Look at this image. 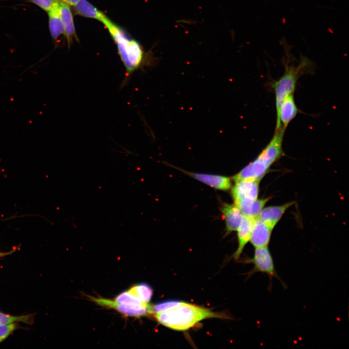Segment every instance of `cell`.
<instances>
[{"label":"cell","mask_w":349,"mask_h":349,"mask_svg":"<svg viewBox=\"0 0 349 349\" xmlns=\"http://www.w3.org/2000/svg\"><path fill=\"white\" fill-rule=\"evenodd\" d=\"M16 322L0 325V343L5 340L12 333L19 328Z\"/></svg>","instance_id":"obj_22"},{"label":"cell","mask_w":349,"mask_h":349,"mask_svg":"<svg viewBox=\"0 0 349 349\" xmlns=\"http://www.w3.org/2000/svg\"><path fill=\"white\" fill-rule=\"evenodd\" d=\"M60 1L63 2L69 6H74L79 0H59Z\"/></svg>","instance_id":"obj_24"},{"label":"cell","mask_w":349,"mask_h":349,"mask_svg":"<svg viewBox=\"0 0 349 349\" xmlns=\"http://www.w3.org/2000/svg\"><path fill=\"white\" fill-rule=\"evenodd\" d=\"M259 181L253 179H243L235 182V184L231 190L234 200L242 198L257 199Z\"/></svg>","instance_id":"obj_8"},{"label":"cell","mask_w":349,"mask_h":349,"mask_svg":"<svg viewBox=\"0 0 349 349\" xmlns=\"http://www.w3.org/2000/svg\"><path fill=\"white\" fill-rule=\"evenodd\" d=\"M59 11L68 47L73 39L78 40L74 22L73 15L70 6L59 0Z\"/></svg>","instance_id":"obj_12"},{"label":"cell","mask_w":349,"mask_h":349,"mask_svg":"<svg viewBox=\"0 0 349 349\" xmlns=\"http://www.w3.org/2000/svg\"><path fill=\"white\" fill-rule=\"evenodd\" d=\"M33 317L32 315L16 316L5 314L0 311V325L18 322L31 324L33 323Z\"/></svg>","instance_id":"obj_20"},{"label":"cell","mask_w":349,"mask_h":349,"mask_svg":"<svg viewBox=\"0 0 349 349\" xmlns=\"http://www.w3.org/2000/svg\"><path fill=\"white\" fill-rule=\"evenodd\" d=\"M141 301L148 303L153 296V290L150 286L145 283L136 285L128 290Z\"/></svg>","instance_id":"obj_19"},{"label":"cell","mask_w":349,"mask_h":349,"mask_svg":"<svg viewBox=\"0 0 349 349\" xmlns=\"http://www.w3.org/2000/svg\"><path fill=\"white\" fill-rule=\"evenodd\" d=\"M118 303L136 307H148L151 306L148 303L141 301L138 298L128 290L118 295L114 300Z\"/></svg>","instance_id":"obj_18"},{"label":"cell","mask_w":349,"mask_h":349,"mask_svg":"<svg viewBox=\"0 0 349 349\" xmlns=\"http://www.w3.org/2000/svg\"><path fill=\"white\" fill-rule=\"evenodd\" d=\"M59 3L48 12V27L52 38L57 41L62 34L63 35L64 30L59 11Z\"/></svg>","instance_id":"obj_17"},{"label":"cell","mask_w":349,"mask_h":349,"mask_svg":"<svg viewBox=\"0 0 349 349\" xmlns=\"http://www.w3.org/2000/svg\"><path fill=\"white\" fill-rule=\"evenodd\" d=\"M270 198L251 199L242 198L234 201L235 204L245 216L255 219L258 218L266 203Z\"/></svg>","instance_id":"obj_13"},{"label":"cell","mask_w":349,"mask_h":349,"mask_svg":"<svg viewBox=\"0 0 349 349\" xmlns=\"http://www.w3.org/2000/svg\"><path fill=\"white\" fill-rule=\"evenodd\" d=\"M183 302V301L176 300H170L159 302L152 306V313L155 314L169 311L179 306Z\"/></svg>","instance_id":"obj_21"},{"label":"cell","mask_w":349,"mask_h":349,"mask_svg":"<svg viewBox=\"0 0 349 349\" xmlns=\"http://www.w3.org/2000/svg\"><path fill=\"white\" fill-rule=\"evenodd\" d=\"M73 7L76 14L85 17L95 19L101 22L107 16L87 0H79Z\"/></svg>","instance_id":"obj_16"},{"label":"cell","mask_w":349,"mask_h":349,"mask_svg":"<svg viewBox=\"0 0 349 349\" xmlns=\"http://www.w3.org/2000/svg\"><path fill=\"white\" fill-rule=\"evenodd\" d=\"M298 112L299 109L295 101L294 93L289 94L283 99L276 113L275 129L282 127L286 130Z\"/></svg>","instance_id":"obj_6"},{"label":"cell","mask_w":349,"mask_h":349,"mask_svg":"<svg viewBox=\"0 0 349 349\" xmlns=\"http://www.w3.org/2000/svg\"><path fill=\"white\" fill-rule=\"evenodd\" d=\"M285 130L283 128L275 129L271 139L257 158L234 175L232 179L235 182L243 179L260 181L270 167L284 155L283 142Z\"/></svg>","instance_id":"obj_2"},{"label":"cell","mask_w":349,"mask_h":349,"mask_svg":"<svg viewBox=\"0 0 349 349\" xmlns=\"http://www.w3.org/2000/svg\"><path fill=\"white\" fill-rule=\"evenodd\" d=\"M90 299L98 305L116 309L121 314L130 317H140L152 314V306L141 308L123 304L109 299L90 297Z\"/></svg>","instance_id":"obj_7"},{"label":"cell","mask_w":349,"mask_h":349,"mask_svg":"<svg viewBox=\"0 0 349 349\" xmlns=\"http://www.w3.org/2000/svg\"><path fill=\"white\" fill-rule=\"evenodd\" d=\"M221 211L225 221L226 233L237 231L245 218L240 209L235 204L223 203Z\"/></svg>","instance_id":"obj_9"},{"label":"cell","mask_w":349,"mask_h":349,"mask_svg":"<svg viewBox=\"0 0 349 349\" xmlns=\"http://www.w3.org/2000/svg\"><path fill=\"white\" fill-rule=\"evenodd\" d=\"M294 204V202H290L281 206L266 207L263 208L258 217L273 229L286 210Z\"/></svg>","instance_id":"obj_14"},{"label":"cell","mask_w":349,"mask_h":349,"mask_svg":"<svg viewBox=\"0 0 349 349\" xmlns=\"http://www.w3.org/2000/svg\"><path fill=\"white\" fill-rule=\"evenodd\" d=\"M272 230L259 217L254 219L250 240L251 244L255 248L268 246Z\"/></svg>","instance_id":"obj_11"},{"label":"cell","mask_w":349,"mask_h":349,"mask_svg":"<svg viewBox=\"0 0 349 349\" xmlns=\"http://www.w3.org/2000/svg\"><path fill=\"white\" fill-rule=\"evenodd\" d=\"M155 314L159 323L176 331L187 330L206 319L225 317L210 309L184 301L171 310Z\"/></svg>","instance_id":"obj_3"},{"label":"cell","mask_w":349,"mask_h":349,"mask_svg":"<svg viewBox=\"0 0 349 349\" xmlns=\"http://www.w3.org/2000/svg\"><path fill=\"white\" fill-rule=\"evenodd\" d=\"M13 252H14V251H10V252H4V253L0 252V257H3V256H4L9 255V254H11Z\"/></svg>","instance_id":"obj_25"},{"label":"cell","mask_w":349,"mask_h":349,"mask_svg":"<svg viewBox=\"0 0 349 349\" xmlns=\"http://www.w3.org/2000/svg\"><path fill=\"white\" fill-rule=\"evenodd\" d=\"M43 10L48 12L57 5L59 0H28Z\"/></svg>","instance_id":"obj_23"},{"label":"cell","mask_w":349,"mask_h":349,"mask_svg":"<svg viewBox=\"0 0 349 349\" xmlns=\"http://www.w3.org/2000/svg\"><path fill=\"white\" fill-rule=\"evenodd\" d=\"M191 177L214 189L227 190L232 187V179L229 177L212 174L189 172L181 170Z\"/></svg>","instance_id":"obj_10"},{"label":"cell","mask_w":349,"mask_h":349,"mask_svg":"<svg viewBox=\"0 0 349 349\" xmlns=\"http://www.w3.org/2000/svg\"><path fill=\"white\" fill-rule=\"evenodd\" d=\"M254 219L245 216L240 227L237 230L238 247L234 254V258L238 259L243 250L250 240Z\"/></svg>","instance_id":"obj_15"},{"label":"cell","mask_w":349,"mask_h":349,"mask_svg":"<svg viewBox=\"0 0 349 349\" xmlns=\"http://www.w3.org/2000/svg\"><path fill=\"white\" fill-rule=\"evenodd\" d=\"M247 261L254 265L253 269L249 272L250 275L260 272L267 274L270 279L276 277L282 282L276 272L273 259L268 246L255 248L253 257Z\"/></svg>","instance_id":"obj_5"},{"label":"cell","mask_w":349,"mask_h":349,"mask_svg":"<svg viewBox=\"0 0 349 349\" xmlns=\"http://www.w3.org/2000/svg\"><path fill=\"white\" fill-rule=\"evenodd\" d=\"M306 67L305 62H302L297 66L287 65L283 76L272 84L275 94L276 113L284 98L289 94L294 93L297 81Z\"/></svg>","instance_id":"obj_4"},{"label":"cell","mask_w":349,"mask_h":349,"mask_svg":"<svg viewBox=\"0 0 349 349\" xmlns=\"http://www.w3.org/2000/svg\"><path fill=\"white\" fill-rule=\"evenodd\" d=\"M102 23L115 42L120 59L125 68L124 85L135 71L143 66L145 54L141 45L108 16Z\"/></svg>","instance_id":"obj_1"}]
</instances>
